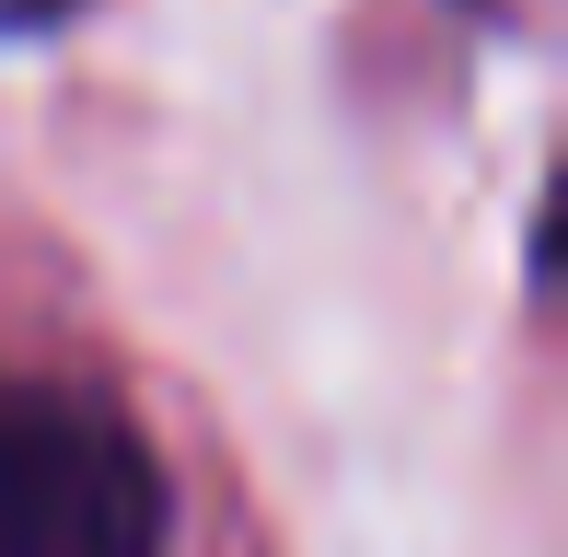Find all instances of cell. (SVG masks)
I'll use <instances>...</instances> for the list:
<instances>
[{
	"mask_svg": "<svg viewBox=\"0 0 568 557\" xmlns=\"http://www.w3.org/2000/svg\"><path fill=\"white\" fill-rule=\"evenodd\" d=\"M174 499L140 418L93 384L0 361V557H163Z\"/></svg>",
	"mask_w": 568,
	"mask_h": 557,
	"instance_id": "obj_1",
	"label": "cell"
},
{
	"mask_svg": "<svg viewBox=\"0 0 568 557\" xmlns=\"http://www.w3.org/2000/svg\"><path fill=\"white\" fill-rule=\"evenodd\" d=\"M82 0H0V36H59Z\"/></svg>",
	"mask_w": 568,
	"mask_h": 557,
	"instance_id": "obj_2",
	"label": "cell"
}]
</instances>
